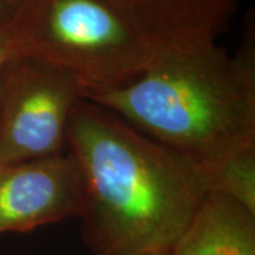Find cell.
I'll return each instance as SVG.
<instances>
[{
	"mask_svg": "<svg viewBox=\"0 0 255 255\" xmlns=\"http://www.w3.org/2000/svg\"><path fill=\"white\" fill-rule=\"evenodd\" d=\"M67 150L81 170V234L94 255H170L210 191L203 166L84 98Z\"/></svg>",
	"mask_w": 255,
	"mask_h": 255,
	"instance_id": "cell-1",
	"label": "cell"
},
{
	"mask_svg": "<svg viewBox=\"0 0 255 255\" xmlns=\"http://www.w3.org/2000/svg\"><path fill=\"white\" fill-rule=\"evenodd\" d=\"M82 98L209 169L255 146L254 21L233 57L216 41L160 51L132 81Z\"/></svg>",
	"mask_w": 255,
	"mask_h": 255,
	"instance_id": "cell-2",
	"label": "cell"
},
{
	"mask_svg": "<svg viewBox=\"0 0 255 255\" xmlns=\"http://www.w3.org/2000/svg\"><path fill=\"white\" fill-rule=\"evenodd\" d=\"M10 23L18 57L71 75L82 94L132 81L160 53L118 0H28Z\"/></svg>",
	"mask_w": 255,
	"mask_h": 255,
	"instance_id": "cell-3",
	"label": "cell"
},
{
	"mask_svg": "<svg viewBox=\"0 0 255 255\" xmlns=\"http://www.w3.org/2000/svg\"><path fill=\"white\" fill-rule=\"evenodd\" d=\"M82 88L71 75L18 57L0 71V167L67 150Z\"/></svg>",
	"mask_w": 255,
	"mask_h": 255,
	"instance_id": "cell-4",
	"label": "cell"
},
{
	"mask_svg": "<svg viewBox=\"0 0 255 255\" xmlns=\"http://www.w3.org/2000/svg\"><path fill=\"white\" fill-rule=\"evenodd\" d=\"M84 184L71 152L0 167V234L80 217Z\"/></svg>",
	"mask_w": 255,
	"mask_h": 255,
	"instance_id": "cell-5",
	"label": "cell"
},
{
	"mask_svg": "<svg viewBox=\"0 0 255 255\" xmlns=\"http://www.w3.org/2000/svg\"><path fill=\"white\" fill-rule=\"evenodd\" d=\"M157 50L216 41L240 0H118Z\"/></svg>",
	"mask_w": 255,
	"mask_h": 255,
	"instance_id": "cell-6",
	"label": "cell"
},
{
	"mask_svg": "<svg viewBox=\"0 0 255 255\" xmlns=\"http://www.w3.org/2000/svg\"><path fill=\"white\" fill-rule=\"evenodd\" d=\"M170 255H255V213L209 191Z\"/></svg>",
	"mask_w": 255,
	"mask_h": 255,
	"instance_id": "cell-7",
	"label": "cell"
},
{
	"mask_svg": "<svg viewBox=\"0 0 255 255\" xmlns=\"http://www.w3.org/2000/svg\"><path fill=\"white\" fill-rule=\"evenodd\" d=\"M210 191H217L255 213V146L228 155L204 169Z\"/></svg>",
	"mask_w": 255,
	"mask_h": 255,
	"instance_id": "cell-8",
	"label": "cell"
},
{
	"mask_svg": "<svg viewBox=\"0 0 255 255\" xmlns=\"http://www.w3.org/2000/svg\"><path fill=\"white\" fill-rule=\"evenodd\" d=\"M18 58L17 46L10 18L0 16V71L10 61Z\"/></svg>",
	"mask_w": 255,
	"mask_h": 255,
	"instance_id": "cell-9",
	"label": "cell"
},
{
	"mask_svg": "<svg viewBox=\"0 0 255 255\" xmlns=\"http://www.w3.org/2000/svg\"><path fill=\"white\" fill-rule=\"evenodd\" d=\"M26 1L28 0H0V16L11 18Z\"/></svg>",
	"mask_w": 255,
	"mask_h": 255,
	"instance_id": "cell-10",
	"label": "cell"
}]
</instances>
